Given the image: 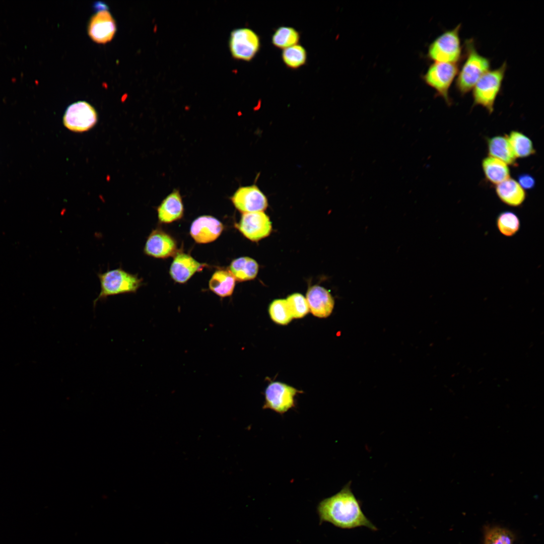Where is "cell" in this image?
Returning <instances> with one entry per match:
<instances>
[{"instance_id": "cell-1", "label": "cell", "mask_w": 544, "mask_h": 544, "mask_svg": "<svg viewBox=\"0 0 544 544\" xmlns=\"http://www.w3.org/2000/svg\"><path fill=\"white\" fill-rule=\"evenodd\" d=\"M319 524L331 523L342 529L365 526L376 531L377 527L366 516L361 503L351 488V482L336 494L321 500L317 506Z\"/></svg>"}, {"instance_id": "cell-2", "label": "cell", "mask_w": 544, "mask_h": 544, "mask_svg": "<svg viewBox=\"0 0 544 544\" xmlns=\"http://www.w3.org/2000/svg\"><path fill=\"white\" fill-rule=\"evenodd\" d=\"M97 275L100 281V292L94 301V306L98 301L105 300L109 296L135 293L143 283L142 279L138 275L130 273L121 267L108 269Z\"/></svg>"}, {"instance_id": "cell-3", "label": "cell", "mask_w": 544, "mask_h": 544, "mask_svg": "<svg viewBox=\"0 0 544 544\" xmlns=\"http://www.w3.org/2000/svg\"><path fill=\"white\" fill-rule=\"evenodd\" d=\"M465 59L457 75L456 87L462 95L469 92L480 79L490 70V60L481 55L471 40L465 43Z\"/></svg>"}, {"instance_id": "cell-4", "label": "cell", "mask_w": 544, "mask_h": 544, "mask_svg": "<svg viewBox=\"0 0 544 544\" xmlns=\"http://www.w3.org/2000/svg\"><path fill=\"white\" fill-rule=\"evenodd\" d=\"M507 69L506 62L498 68L489 70L478 81L472 88L474 105L481 106L491 114L496 99L501 88Z\"/></svg>"}, {"instance_id": "cell-5", "label": "cell", "mask_w": 544, "mask_h": 544, "mask_svg": "<svg viewBox=\"0 0 544 544\" xmlns=\"http://www.w3.org/2000/svg\"><path fill=\"white\" fill-rule=\"evenodd\" d=\"M461 24L446 31L437 37L430 45L428 56L434 62L456 63L461 55L459 37Z\"/></svg>"}, {"instance_id": "cell-6", "label": "cell", "mask_w": 544, "mask_h": 544, "mask_svg": "<svg viewBox=\"0 0 544 544\" xmlns=\"http://www.w3.org/2000/svg\"><path fill=\"white\" fill-rule=\"evenodd\" d=\"M458 67L457 63L434 62L423 76L427 85L435 90L448 105L451 104L449 90L457 76Z\"/></svg>"}, {"instance_id": "cell-7", "label": "cell", "mask_w": 544, "mask_h": 544, "mask_svg": "<svg viewBox=\"0 0 544 544\" xmlns=\"http://www.w3.org/2000/svg\"><path fill=\"white\" fill-rule=\"evenodd\" d=\"M302 392V390L284 383L271 382L264 392L265 401L262 409H269L283 415L295 407V397Z\"/></svg>"}, {"instance_id": "cell-8", "label": "cell", "mask_w": 544, "mask_h": 544, "mask_svg": "<svg viewBox=\"0 0 544 544\" xmlns=\"http://www.w3.org/2000/svg\"><path fill=\"white\" fill-rule=\"evenodd\" d=\"M98 120L95 108L89 103L79 101L70 105L63 117L64 126L77 132L88 131L93 127Z\"/></svg>"}, {"instance_id": "cell-9", "label": "cell", "mask_w": 544, "mask_h": 544, "mask_svg": "<svg viewBox=\"0 0 544 544\" xmlns=\"http://www.w3.org/2000/svg\"><path fill=\"white\" fill-rule=\"evenodd\" d=\"M229 45L234 58L249 61L258 52L260 40L256 33L252 30L247 28H238L231 32Z\"/></svg>"}, {"instance_id": "cell-10", "label": "cell", "mask_w": 544, "mask_h": 544, "mask_svg": "<svg viewBox=\"0 0 544 544\" xmlns=\"http://www.w3.org/2000/svg\"><path fill=\"white\" fill-rule=\"evenodd\" d=\"M230 199L242 214L263 212L268 206L266 196L255 184L239 187Z\"/></svg>"}, {"instance_id": "cell-11", "label": "cell", "mask_w": 544, "mask_h": 544, "mask_svg": "<svg viewBox=\"0 0 544 544\" xmlns=\"http://www.w3.org/2000/svg\"><path fill=\"white\" fill-rule=\"evenodd\" d=\"M236 227L246 238L253 242L267 237L272 230L271 223L264 212L243 213Z\"/></svg>"}, {"instance_id": "cell-12", "label": "cell", "mask_w": 544, "mask_h": 544, "mask_svg": "<svg viewBox=\"0 0 544 544\" xmlns=\"http://www.w3.org/2000/svg\"><path fill=\"white\" fill-rule=\"evenodd\" d=\"M116 31L114 19L106 9L100 10L90 19L88 28V34L98 43H105L111 40Z\"/></svg>"}, {"instance_id": "cell-13", "label": "cell", "mask_w": 544, "mask_h": 544, "mask_svg": "<svg viewBox=\"0 0 544 544\" xmlns=\"http://www.w3.org/2000/svg\"><path fill=\"white\" fill-rule=\"evenodd\" d=\"M145 254L158 258H165L176 254L177 244L169 234L160 229L152 230L148 237L144 248Z\"/></svg>"}, {"instance_id": "cell-14", "label": "cell", "mask_w": 544, "mask_h": 544, "mask_svg": "<svg viewBox=\"0 0 544 544\" xmlns=\"http://www.w3.org/2000/svg\"><path fill=\"white\" fill-rule=\"evenodd\" d=\"M224 229L222 223L211 216L198 217L192 223L190 234L198 243H208L217 239Z\"/></svg>"}, {"instance_id": "cell-15", "label": "cell", "mask_w": 544, "mask_h": 544, "mask_svg": "<svg viewBox=\"0 0 544 544\" xmlns=\"http://www.w3.org/2000/svg\"><path fill=\"white\" fill-rule=\"evenodd\" d=\"M309 311L318 318H326L332 313L334 305L333 297L328 290L319 286L309 288L306 298Z\"/></svg>"}, {"instance_id": "cell-16", "label": "cell", "mask_w": 544, "mask_h": 544, "mask_svg": "<svg viewBox=\"0 0 544 544\" xmlns=\"http://www.w3.org/2000/svg\"><path fill=\"white\" fill-rule=\"evenodd\" d=\"M206 265V264L199 263L189 254L177 253L171 263L170 275L176 282L184 283Z\"/></svg>"}, {"instance_id": "cell-17", "label": "cell", "mask_w": 544, "mask_h": 544, "mask_svg": "<svg viewBox=\"0 0 544 544\" xmlns=\"http://www.w3.org/2000/svg\"><path fill=\"white\" fill-rule=\"evenodd\" d=\"M495 191L500 201L513 208L521 206L526 198V193L513 178H509L496 185Z\"/></svg>"}, {"instance_id": "cell-18", "label": "cell", "mask_w": 544, "mask_h": 544, "mask_svg": "<svg viewBox=\"0 0 544 544\" xmlns=\"http://www.w3.org/2000/svg\"><path fill=\"white\" fill-rule=\"evenodd\" d=\"M183 212L182 197L177 189L168 195L157 208L159 220L164 223H170L180 219Z\"/></svg>"}, {"instance_id": "cell-19", "label": "cell", "mask_w": 544, "mask_h": 544, "mask_svg": "<svg viewBox=\"0 0 544 544\" xmlns=\"http://www.w3.org/2000/svg\"><path fill=\"white\" fill-rule=\"evenodd\" d=\"M488 153L490 157L497 159L507 165H517L516 159L511 149L507 136L495 135L487 138Z\"/></svg>"}, {"instance_id": "cell-20", "label": "cell", "mask_w": 544, "mask_h": 544, "mask_svg": "<svg viewBox=\"0 0 544 544\" xmlns=\"http://www.w3.org/2000/svg\"><path fill=\"white\" fill-rule=\"evenodd\" d=\"M484 176L492 184H498L510 178V169L505 163L497 159L487 157L482 162Z\"/></svg>"}, {"instance_id": "cell-21", "label": "cell", "mask_w": 544, "mask_h": 544, "mask_svg": "<svg viewBox=\"0 0 544 544\" xmlns=\"http://www.w3.org/2000/svg\"><path fill=\"white\" fill-rule=\"evenodd\" d=\"M236 279L229 270H218L212 275L209 281V288L221 297L232 295Z\"/></svg>"}, {"instance_id": "cell-22", "label": "cell", "mask_w": 544, "mask_h": 544, "mask_svg": "<svg viewBox=\"0 0 544 544\" xmlns=\"http://www.w3.org/2000/svg\"><path fill=\"white\" fill-rule=\"evenodd\" d=\"M229 270L236 280L243 282L254 279L258 271V265L253 259L249 257H241L233 260L229 266Z\"/></svg>"}, {"instance_id": "cell-23", "label": "cell", "mask_w": 544, "mask_h": 544, "mask_svg": "<svg viewBox=\"0 0 544 544\" xmlns=\"http://www.w3.org/2000/svg\"><path fill=\"white\" fill-rule=\"evenodd\" d=\"M507 138L516 158H527L535 153L531 140L522 132L512 130Z\"/></svg>"}, {"instance_id": "cell-24", "label": "cell", "mask_w": 544, "mask_h": 544, "mask_svg": "<svg viewBox=\"0 0 544 544\" xmlns=\"http://www.w3.org/2000/svg\"><path fill=\"white\" fill-rule=\"evenodd\" d=\"M496 225L499 233L506 237L515 236L520 230L521 222L517 215L511 211L500 212L497 216Z\"/></svg>"}, {"instance_id": "cell-25", "label": "cell", "mask_w": 544, "mask_h": 544, "mask_svg": "<svg viewBox=\"0 0 544 544\" xmlns=\"http://www.w3.org/2000/svg\"><path fill=\"white\" fill-rule=\"evenodd\" d=\"M268 312L271 320L279 325H287L293 319L286 299L274 300L269 305Z\"/></svg>"}, {"instance_id": "cell-26", "label": "cell", "mask_w": 544, "mask_h": 544, "mask_svg": "<svg viewBox=\"0 0 544 544\" xmlns=\"http://www.w3.org/2000/svg\"><path fill=\"white\" fill-rule=\"evenodd\" d=\"M300 36L294 28L289 27H281L277 29L272 37L273 44L280 48L285 49L297 44Z\"/></svg>"}, {"instance_id": "cell-27", "label": "cell", "mask_w": 544, "mask_h": 544, "mask_svg": "<svg viewBox=\"0 0 544 544\" xmlns=\"http://www.w3.org/2000/svg\"><path fill=\"white\" fill-rule=\"evenodd\" d=\"M306 58L305 49L298 44L284 49L282 53L283 61L291 69H297L303 65L306 62Z\"/></svg>"}, {"instance_id": "cell-28", "label": "cell", "mask_w": 544, "mask_h": 544, "mask_svg": "<svg viewBox=\"0 0 544 544\" xmlns=\"http://www.w3.org/2000/svg\"><path fill=\"white\" fill-rule=\"evenodd\" d=\"M515 539L514 534L509 530L500 527L487 529L485 535L484 544H512Z\"/></svg>"}, {"instance_id": "cell-29", "label": "cell", "mask_w": 544, "mask_h": 544, "mask_svg": "<svg viewBox=\"0 0 544 544\" xmlns=\"http://www.w3.org/2000/svg\"><path fill=\"white\" fill-rule=\"evenodd\" d=\"M286 300L293 318H302L308 313L309 308L307 300L301 294H293Z\"/></svg>"}, {"instance_id": "cell-30", "label": "cell", "mask_w": 544, "mask_h": 544, "mask_svg": "<svg viewBox=\"0 0 544 544\" xmlns=\"http://www.w3.org/2000/svg\"><path fill=\"white\" fill-rule=\"evenodd\" d=\"M517 179L518 183L524 190L532 189L535 185V179L530 174H520L518 176Z\"/></svg>"}]
</instances>
